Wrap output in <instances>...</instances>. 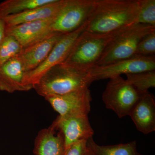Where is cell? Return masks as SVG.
Returning a JSON list of instances; mask_svg holds the SVG:
<instances>
[{"instance_id":"30bf717a","label":"cell","mask_w":155,"mask_h":155,"mask_svg":"<svg viewBox=\"0 0 155 155\" xmlns=\"http://www.w3.org/2000/svg\"><path fill=\"white\" fill-rule=\"evenodd\" d=\"M55 17L36 20L13 26H6V35L14 37L23 48L51 36V26Z\"/></svg>"},{"instance_id":"8992f818","label":"cell","mask_w":155,"mask_h":155,"mask_svg":"<svg viewBox=\"0 0 155 155\" xmlns=\"http://www.w3.org/2000/svg\"><path fill=\"white\" fill-rule=\"evenodd\" d=\"M155 70V56L135 55L104 66H96L87 72L93 81L111 79L122 74Z\"/></svg>"},{"instance_id":"603a6c76","label":"cell","mask_w":155,"mask_h":155,"mask_svg":"<svg viewBox=\"0 0 155 155\" xmlns=\"http://www.w3.org/2000/svg\"><path fill=\"white\" fill-rule=\"evenodd\" d=\"M87 140H80L67 147L64 149L63 155H86Z\"/></svg>"},{"instance_id":"52a82bcc","label":"cell","mask_w":155,"mask_h":155,"mask_svg":"<svg viewBox=\"0 0 155 155\" xmlns=\"http://www.w3.org/2000/svg\"><path fill=\"white\" fill-rule=\"evenodd\" d=\"M84 29L85 23L75 31L63 35L44 62L35 69L25 72L24 84L33 88V85L48 70L62 64L67 59L75 41Z\"/></svg>"},{"instance_id":"7402d4cb","label":"cell","mask_w":155,"mask_h":155,"mask_svg":"<svg viewBox=\"0 0 155 155\" xmlns=\"http://www.w3.org/2000/svg\"><path fill=\"white\" fill-rule=\"evenodd\" d=\"M155 53V30L146 35L139 43L136 55L154 56Z\"/></svg>"},{"instance_id":"7c38bea8","label":"cell","mask_w":155,"mask_h":155,"mask_svg":"<svg viewBox=\"0 0 155 155\" xmlns=\"http://www.w3.org/2000/svg\"><path fill=\"white\" fill-rule=\"evenodd\" d=\"M25 73L19 56L0 66V91L12 93L30 90L32 87L24 83Z\"/></svg>"},{"instance_id":"7a4b0ae2","label":"cell","mask_w":155,"mask_h":155,"mask_svg":"<svg viewBox=\"0 0 155 155\" xmlns=\"http://www.w3.org/2000/svg\"><path fill=\"white\" fill-rule=\"evenodd\" d=\"M92 82L87 73L78 72L61 64L48 70L33 88L38 94L46 98L88 87Z\"/></svg>"},{"instance_id":"2e32d148","label":"cell","mask_w":155,"mask_h":155,"mask_svg":"<svg viewBox=\"0 0 155 155\" xmlns=\"http://www.w3.org/2000/svg\"><path fill=\"white\" fill-rule=\"evenodd\" d=\"M52 125L41 130L35 142L34 153L36 155H63L64 140L61 132L56 134Z\"/></svg>"},{"instance_id":"5b68a950","label":"cell","mask_w":155,"mask_h":155,"mask_svg":"<svg viewBox=\"0 0 155 155\" xmlns=\"http://www.w3.org/2000/svg\"><path fill=\"white\" fill-rule=\"evenodd\" d=\"M141 95L121 76L110 79L102 94L106 107L119 118L129 116Z\"/></svg>"},{"instance_id":"d4e9b609","label":"cell","mask_w":155,"mask_h":155,"mask_svg":"<svg viewBox=\"0 0 155 155\" xmlns=\"http://www.w3.org/2000/svg\"><path fill=\"white\" fill-rule=\"evenodd\" d=\"M86 155H94V154L93 153L92 151L91 150L89 147L88 146H87V151Z\"/></svg>"},{"instance_id":"ac0fdd59","label":"cell","mask_w":155,"mask_h":155,"mask_svg":"<svg viewBox=\"0 0 155 155\" xmlns=\"http://www.w3.org/2000/svg\"><path fill=\"white\" fill-rule=\"evenodd\" d=\"M55 0H7L0 3V15L4 17L53 2Z\"/></svg>"},{"instance_id":"3957f363","label":"cell","mask_w":155,"mask_h":155,"mask_svg":"<svg viewBox=\"0 0 155 155\" xmlns=\"http://www.w3.org/2000/svg\"><path fill=\"white\" fill-rule=\"evenodd\" d=\"M155 26L135 23L113 33L96 66H102L136 55L139 43Z\"/></svg>"},{"instance_id":"277c9868","label":"cell","mask_w":155,"mask_h":155,"mask_svg":"<svg viewBox=\"0 0 155 155\" xmlns=\"http://www.w3.org/2000/svg\"><path fill=\"white\" fill-rule=\"evenodd\" d=\"M112 34H96L84 30L62 64L78 72L87 73L96 66Z\"/></svg>"},{"instance_id":"d6986e66","label":"cell","mask_w":155,"mask_h":155,"mask_svg":"<svg viewBox=\"0 0 155 155\" xmlns=\"http://www.w3.org/2000/svg\"><path fill=\"white\" fill-rule=\"evenodd\" d=\"M22 49L17 39L5 34L0 42V66L13 58L19 57Z\"/></svg>"},{"instance_id":"e0dca14e","label":"cell","mask_w":155,"mask_h":155,"mask_svg":"<svg viewBox=\"0 0 155 155\" xmlns=\"http://www.w3.org/2000/svg\"><path fill=\"white\" fill-rule=\"evenodd\" d=\"M87 146L94 155H142L137 151L135 140L121 144L101 146L91 138L87 140Z\"/></svg>"},{"instance_id":"8fae6325","label":"cell","mask_w":155,"mask_h":155,"mask_svg":"<svg viewBox=\"0 0 155 155\" xmlns=\"http://www.w3.org/2000/svg\"><path fill=\"white\" fill-rule=\"evenodd\" d=\"M45 99L59 114V116L75 113L88 114L91 111L92 97L88 87L67 94L47 97Z\"/></svg>"},{"instance_id":"ffe728a7","label":"cell","mask_w":155,"mask_h":155,"mask_svg":"<svg viewBox=\"0 0 155 155\" xmlns=\"http://www.w3.org/2000/svg\"><path fill=\"white\" fill-rule=\"evenodd\" d=\"M126 75V80L140 95L148 91L149 89L151 87H155V70Z\"/></svg>"},{"instance_id":"ba28073f","label":"cell","mask_w":155,"mask_h":155,"mask_svg":"<svg viewBox=\"0 0 155 155\" xmlns=\"http://www.w3.org/2000/svg\"><path fill=\"white\" fill-rule=\"evenodd\" d=\"M95 0H67L54 19L52 31L65 34L77 30L85 23Z\"/></svg>"},{"instance_id":"4fadbf2b","label":"cell","mask_w":155,"mask_h":155,"mask_svg":"<svg viewBox=\"0 0 155 155\" xmlns=\"http://www.w3.org/2000/svg\"><path fill=\"white\" fill-rule=\"evenodd\" d=\"M63 35L56 32L38 42L23 48L19 58L25 72L35 69L43 63Z\"/></svg>"},{"instance_id":"5bb4252c","label":"cell","mask_w":155,"mask_h":155,"mask_svg":"<svg viewBox=\"0 0 155 155\" xmlns=\"http://www.w3.org/2000/svg\"><path fill=\"white\" fill-rule=\"evenodd\" d=\"M137 129L147 134L155 130V101L153 95L147 92L140 98L129 115Z\"/></svg>"},{"instance_id":"44dd1931","label":"cell","mask_w":155,"mask_h":155,"mask_svg":"<svg viewBox=\"0 0 155 155\" xmlns=\"http://www.w3.org/2000/svg\"><path fill=\"white\" fill-rule=\"evenodd\" d=\"M137 23L155 26V0H140Z\"/></svg>"},{"instance_id":"cb8c5ba5","label":"cell","mask_w":155,"mask_h":155,"mask_svg":"<svg viewBox=\"0 0 155 155\" xmlns=\"http://www.w3.org/2000/svg\"><path fill=\"white\" fill-rule=\"evenodd\" d=\"M6 25L4 17L0 15V42L5 35Z\"/></svg>"},{"instance_id":"9c48e42d","label":"cell","mask_w":155,"mask_h":155,"mask_svg":"<svg viewBox=\"0 0 155 155\" xmlns=\"http://www.w3.org/2000/svg\"><path fill=\"white\" fill-rule=\"evenodd\" d=\"M63 135L64 149L78 141L92 138L94 131L88 114L75 113L58 116L51 125Z\"/></svg>"},{"instance_id":"6da1fadb","label":"cell","mask_w":155,"mask_h":155,"mask_svg":"<svg viewBox=\"0 0 155 155\" xmlns=\"http://www.w3.org/2000/svg\"><path fill=\"white\" fill-rule=\"evenodd\" d=\"M140 8V0H95L84 23V31L110 34L137 23Z\"/></svg>"},{"instance_id":"9a60e30c","label":"cell","mask_w":155,"mask_h":155,"mask_svg":"<svg viewBox=\"0 0 155 155\" xmlns=\"http://www.w3.org/2000/svg\"><path fill=\"white\" fill-rule=\"evenodd\" d=\"M66 1L55 0L53 2L45 5L4 17L6 26H15L26 22L55 17L65 5Z\"/></svg>"}]
</instances>
